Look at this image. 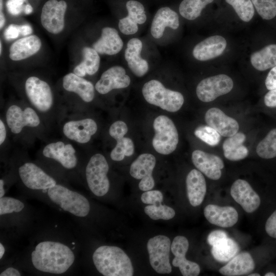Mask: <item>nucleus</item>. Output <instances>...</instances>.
<instances>
[{
    "label": "nucleus",
    "mask_w": 276,
    "mask_h": 276,
    "mask_svg": "<svg viewBox=\"0 0 276 276\" xmlns=\"http://www.w3.org/2000/svg\"><path fill=\"white\" fill-rule=\"evenodd\" d=\"M75 260L76 254L71 246L54 239L43 240L37 243L30 256V263L34 269L53 274L66 273Z\"/></svg>",
    "instance_id": "1"
},
{
    "label": "nucleus",
    "mask_w": 276,
    "mask_h": 276,
    "mask_svg": "<svg viewBox=\"0 0 276 276\" xmlns=\"http://www.w3.org/2000/svg\"><path fill=\"white\" fill-rule=\"evenodd\" d=\"M93 263L104 276H132L134 270L127 255L116 246L102 245L93 254Z\"/></svg>",
    "instance_id": "2"
},
{
    "label": "nucleus",
    "mask_w": 276,
    "mask_h": 276,
    "mask_svg": "<svg viewBox=\"0 0 276 276\" xmlns=\"http://www.w3.org/2000/svg\"><path fill=\"white\" fill-rule=\"evenodd\" d=\"M47 197L53 204L73 216L82 218L88 216L90 204L83 194L60 183L49 189Z\"/></svg>",
    "instance_id": "3"
},
{
    "label": "nucleus",
    "mask_w": 276,
    "mask_h": 276,
    "mask_svg": "<svg viewBox=\"0 0 276 276\" xmlns=\"http://www.w3.org/2000/svg\"><path fill=\"white\" fill-rule=\"evenodd\" d=\"M142 91L148 103L169 112L178 111L184 103L183 96L180 93L166 88L157 80H151L145 83Z\"/></svg>",
    "instance_id": "4"
},
{
    "label": "nucleus",
    "mask_w": 276,
    "mask_h": 276,
    "mask_svg": "<svg viewBox=\"0 0 276 276\" xmlns=\"http://www.w3.org/2000/svg\"><path fill=\"white\" fill-rule=\"evenodd\" d=\"M109 165L105 156L96 153L88 160L85 169V177L90 192L96 196H105L110 189V181L107 176Z\"/></svg>",
    "instance_id": "5"
},
{
    "label": "nucleus",
    "mask_w": 276,
    "mask_h": 276,
    "mask_svg": "<svg viewBox=\"0 0 276 276\" xmlns=\"http://www.w3.org/2000/svg\"><path fill=\"white\" fill-rule=\"evenodd\" d=\"M153 127L155 134L152 145L155 150L164 155L171 154L176 149L178 143V133L173 122L164 115L156 117Z\"/></svg>",
    "instance_id": "6"
},
{
    "label": "nucleus",
    "mask_w": 276,
    "mask_h": 276,
    "mask_svg": "<svg viewBox=\"0 0 276 276\" xmlns=\"http://www.w3.org/2000/svg\"><path fill=\"white\" fill-rule=\"evenodd\" d=\"M25 89L29 102L37 112L46 113L51 110L54 104L53 95L46 81L31 76L26 80Z\"/></svg>",
    "instance_id": "7"
},
{
    "label": "nucleus",
    "mask_w": 276,
    "mask_h": 276,
    "mask_svg": "<svg viewBox=\"0 0 276 276\" xmlns=\"http://www.w3.org/2000/svg\"><path fill=\"white\" fill-rule=\"evenodd\" d=\"M17 173L23 185L32 191H47L57 183L54 177L32 162H26L20 164L18 167Z\"/></svg>",
    "instance_id": "8"
},
{
    "label": "nucleus",
    "mask_w": 276,
    "mask_h": 276,
    "mask_svg": "<svg viewBox=\"0 0 276 276\" xmlns=\"http://www.w3.org/2000/svg\"><path fill=\"white\" fill-rule=\"evenodd\" d=\"M149 261L153 269L158 273L171 272L169 254L171 241L169 237L158 235L150 238L147 244Z\"/></svg>",
    "instance_id": "9"
},
{
    "label": "nucleus",
    "mask_w": 276,
    "mask_h": 276,
    "mask_svg": "<svg viewBox=\"0 0 276 276\" xmlns=\"http://www.w3.org/2000/svg\"><path fill=\"white\" fill-rule=\"evenodd\" d=\"M234 87L232 79L225 74H219L202 80L196 89L198 98L203 102H210L229 93Z\"/></svg>",
    "instance_id": "10"
},
{
    "label": "nucleus",
    "mask_w": 276,
    "mask_h": 276,
    "mask_svg": "<svg viewBox=\"0 0 276 276\" xmlns=\"http://www.w3.org/2000/svg\"><path fill=\"white\" fill-rule=\"evenodd\" d=\"M5 117L7 125L14 134H19L25 127L36 128L41 123L37 111L33 107L23 108L16 104L8 107Z\"/></svg>",
    "instance_id": "11"
},
{
    "label": "nucleus",
    "mask_w": 276,
    "mask_h": 276,
    "mask_svg": "<svg viewBox=\"0 0 276 276\" xmlns=\"http://www.w3.org/2000/svg\"><path fill=\"white\" fill-rule=\"evenodd\" d=\"M42 153L44 157L55 161L65 170H74L78 164L76 151L74 146L63 141L48 144L43 147Z\"/></svg>",
    "instance_id": "12"
},
{
    "label": "nucleus",
    "mask_w": 276,
    "mask_h": 276,
    "mask_svg": "<svg viewBox=\"0 0 276 276\" xmlns=\"http://www.w3.org/2000/svg\"><path fill=\"white\" fill-rule=\"evenodd\" d=\"M67 4L64 1L49 0L43 5L40 16L42 27L49 32L58 34L64 27Z\"/></svg>",
    "instance_id": "13"
},
{
    "label": "nucleus",
    "mask_w": 276,
    "mask_h": 276,
    "mask_svg": "<svg viewBox=\"0 0 276 276\" xmlns=\"http://www.w3.org/2000/svg\"><path fill=\"white\" fill-rule=\"evenodd\" d=\"M155 164V157L150 153L140 155L131 164L129 170L130 174L136 179H141L139 184L141 190L147 191L154 188L155 182L152 172Z\"/></svg>",
    "instance_id": "14"
},
{
    "label": "nucleus",
    "mask_w": 276,
    "mask_h": 276,
    "mask_svg": "<svg viewBox=\"0 0 276 276\" xmlns=\"http://www.w3.org/2000/svg\"><path fill=\"white\" fill-rule=\"evenodd\" d=\"M97 130L96 122L89 118L67 121L62 128L67 139L80 144L88 143Z\"/></svg>",
    "instance_id": "15"
},
{
    "label": "nucleus",
    "mask_w": 276,
    "mask_h": 276,
    "mask_svg": "<svg viewBox=\"0 0 276 276\" xmlns=\"http://www.w3.org/2000/svg\"><path fill=\"white\" fill-rule=\"evenodd\" d=\"M127 131L128 127L122 121L114 122L109 127V134L117 142L110 154L111 159L113 161H121L125 156H130L134 153L133 141L129 137H124Z\"/></svg>",
    "instance_id": "16"
},
{
    "label": "nucleus",
    "mask_w": 276,
    "mask_h": 276,
    "mask_svg": "<svg viewBox=\"0 0 276 276\" xmlns=\"http://www.w3.org/2000/svg\"><path fill=\"white\" fill-rule=\"evenodd\" d=\"M189 241L184 236L175 237L171 245V250L175 257L172 265L178 267L183 276H197L200 272L199 265L186 258L189 248Z\"/></svg>",
    "instance_id": "17"
},
{
    "label": "nucleus",
    "mask_w": 276,
    "mask_h": 276,
    "mask_svg": "<svg viewBox=\"0 0 276 276\" xmlns=\"http://www.w3.org/2000/svg\"><path fill=\"white\" fill-rule=\"evenodd\" d=\"M231 195L247 213H251L257 210L261 203L259 195L253 190L246 180L238 179L235 180L231 188Z\"/></svg>",
    "instance_id": "18"
},
{
    "label": "nucleus",
    "mask_w": 276,
    "mask_h": 276,
    "mask_svg": "<svg viewBox=\"0 0 276 276\" xmlns=\"http://www.w3.org/2000/svg\"><path fill=\"white\" fill-rule=\"evenodd\" d=\"M130 83V78L121 66H113L102 74L95 84V89L100 94H106L114 89L124 88Z\"/></svg>",
    "instance_id": "19"
},
{
    "label": "nucleus",
    "mask_w": 276,
    "mask_h": 276,
    "mask_svg": "<svg viewBox=\"0 0 276 276\" xmlns=\"http://www.w3.org/2000/svg\"><path fill=\"white\" fill-rule=\"evenodd\" d=\"M192 160L196 168L206 177L218 180L221 176L224 163L218 156L201 150H195L192 153Z\"/></svg>",
    "instance_id": "20"
},
{
    "label": "nucleus",
    "mask_w": 276,
    "mask_h": 276,
    "mask_svg": "<svg viewBox=\"0 0 276 276\" xmlns=\"http://www.w3.org/2000/svg\"><path fill=\"white\" fill-rule=\"evenodd\" d=\"M204 120L208 125L215 129L222 136H233L239 129L237 121L217 107L209 109L205 113Z\"/></svg>",
    "instance_id": "21"
},
{
    "label": "nucleus",
    "mask_w": 276,
    "mask_h": 276,
    "mask_svg": "<svg viewBox=\"0 0 276 276\" xmlns=\"http://www.w3.org/2000/svg\"><path fill=\"white\" fill-rule=\"evenodd\" d=\"M227 45L226 39L218 35L210 36L198 43L192 54L197 60L205 61L220 56Z\"/></svg>",
    "instance_id": "22"
},
{
    "label": "nucleus",
    "mask_w": 276,
    "mask_h": 276,
    "mask_svg": "<svg viewBox=\"0 0 276 276\" xmlns=\"http://www.w3.org/2000/svg\"><path fill=\"white\" fill-rule=\"evenodd\" d=\"M203 213L210 223L222 227H232L238 220V212L234 208L230 206L209 204L204 209Z\"/></svg>",
    "instance_id": "23"
},
{
    "label": "nucleus",
    "mask_w": 276,
    "mask_h": 276,
    "mask_svg": "<svg viewBox=\"0 0 276 276\" xmlns=\"http://www.w3.org/2000/svg\"><path fill=\"white\" fill-rule=\"evenodd\" d=\"M143 48L142 41L138 38L130 39L125 51V58L131 72L137 77L144 76L148 72L147 61L141 57Z\"/></svg>",
    "instance_id": "24"
},
{
    "label": "nucleus",
    "mask_w": 276,
    "mask_h": 276,
    "mask_svg": "<svg viewBox=\"0 0 276 276\" xmlns=\"http://www.w3.org/2000/svg\"><path fill=\"white\" fill-rule=\"evenodd\" d=\"M63 88L67 91L76 94L84 102H91L95 97L93 83L74 73L65 75L62 80Z\"/></svg>",
    "instance_id": "25"
},
{
    "label": "nucleus",
    "mask_w": 276,
    "mask_h": 276,
    "mask_svg": "<svg viewBox=\"0 0 276 276\" xmlns=\"http://www.w3.org/2000/svg\"><path fill=\"white\" fill-rule=\"evenodd\" d=\"M187 195L190 203L197 206L203 202L206 192V185L202 173L197 169H192L186 177Z\"/></svg>",
    "instance_id": "26"
},
{
    "label": "nucleus",
    "mask_w": 276,
    "mask_h": 276,
    "mask_svg": "<svg viewBox=\"0 0 276 276\" xmlns=\"http://www.w3.org/2000/svg\"><path fill=\"white\" fill-rule=\"evenodd\" d=\"M123 47V42L117 30L111 27L102 29L100 38L93 45L98 53L113 55L118 54Z\"/></svg>",
    "instance_id": "27"
},
{
    "label": "nucleus",
    "mask_w": 276,
    "mask_h": 276,
    "mask_svg": "<svg viewBox=\"0 0 276 276\" xmlns=\"http://www.w3.org/2000/svg\"><path fill=\"white\" fill-rule=\"evenodd\" d=\"M179 26L177 13L168 7L158 9L155 14L151 26L152 36L156 39L160 38L166 27L176 30Z\"/></svg>",
    "instance_id": "28"
},
{
    "label": "nucleus",
    "mask_w": 276,
    "mask_h": 276,
    "mask_svg": "<svg viewBox=\"0 0 276 276\" xmlns=\"http://www.w3.org/2000/svg\"><path fill=\"white\" fill-rule=\"evenodd\" d=\"M41 46V40L36 35L20 38L10 46L9 57L13 61L25 59L38 52Z\"/></svg>",
    "instance_id": "29"
},
{
    "label": "nucleus",
    "mask_w": 276,
    "mask_h": 276,
    "mask_svg": "<svg viewBox=\"0 0 276 276\" xmlns=\"http://www.w3.org/2000/svg\"><path fill=\"white\" fill-rule=\"evenodd\" d=\"M255 267L254 261L248 252L236 255L219 271L223 275L239 276L251 273Z\"/></svg>",
    "instance_id": "30"
},
{
    "label": "nucleus",
    "mask_w": 276,
    "mask_h": 276,
    "mask_svg": "<svg viewBox=\"0 0 276 276\" xmlns=\"http://www.w3.org/2000/svg\"><path fill=\"white\" fill-rule=\"evenodd\" d=\"M246 139L244 133L238 132L225 139L222 144L224 157L231 161H238L245 158L248 155V150L244 145Z\"/></svg>",
    "instance_id": "31"
},
{
    "label": "nucleus",
    "mask_w": 276,
    "mask_h": 276,
    "mask_svg": "<svg viewBox=\"0 0 276 276\" xmlns=\"http://www.w3.org/2000/svg\"><path fill=\"white\" fill-rule=\"evenodd\" d=\"M252 66L264 71L276 66V44H270L253 52L250 57Z\"/></svg>",
    "instance_id": "32"
},
{
    "label": "nucleus",
    "mask_w": 276,
    "mask_h": 276,
    "mask_svg": "<svg viewBox=\"0 0 276 276\" xmlns=\"http://www.w3.org/2000/svg\"><path fill=\"white\" fill-rule=\"evenodd\" d=\"M83 61L74 69L73 73L83 77L86 74L93 75L99 70L100 58L98 53L93 48L85 47L82 50Z\"/></svg>",
    "instance_id": "33"
},
{
    "label": "nucleus",
    "mask_w": 276,
    "mask_h": 276,
    "mask_svg": "<svg viewBox=\"0 0 276 276\" xmlns=\"http://www.w3.org/2000/svg\"><path fill=\"white\" fill-rule=\"evenodd\" d=\"M239 251L238 244L228 237L212 246L211 249V253L214 259L220 262H228Z\"/></svg>",
    "instance_id": "34"
},
{
    "label": "nucleus",
    "mask_w": 276,
    "mask_h": 276,
    "mask_svg": "<svg viewBox=\"0 0 276 276\" xmlns=\"http://www.w3.org/2000/svg\"><path fill=\"white\" fill-rule=\"evenodd\" d=\"M214 0H183L179 7L180 15L187 19L194 20L200 15L202 10Z\"/></svg>",
    "instance_id": "35"
},
{
    "label": "nucleus",
    "mask_w": 276,
    "mask_h": 276,
    "mask_svg": "<svg viewBox=\"0 0 276 276\" xmlns=\"http://www.w3.org/2000/svg\"><path fill=\"white\" fill-rule=\"evenodd\" d=\"M256 152L264 159L276 157V128L271 129L257 145Z\"/></svg>",
    "instance_id": "36"
},
{
    "label": "nucleus",
    "mask_w": 276,
    "mask_h": 276,
    "mask_svg": "<svg viewBox=\"0 0 276 276\" xmlns=\"http://www.w3.org/2000/svg\"><path fill=\"white\" fill-rule=\"evenodd\" d=\"M25 203L18 198L6 196L0 198L1 218L19 215L25 211Z\"/></svg>",
    "instance_id": "37"
},
{
    "label": "nucleus",
    "mask_w": 276,
    "mask_h": 276,
    "mask_svg": "<svg viewBox=\"0 0 276 276\" xmlns=\"http://www.w3.org/2000/svg\"><path fill=\"white\" fill-rule=\"evenodd\" d=\"M231 5L241 20L249 22L255 14L254 6L251 0H225Z\"/></svg>",
    "instance_id": "38"
},
{
    "label": "nucleus",
    "mask_w": 276,
    "mask_h": 276,
    "mask_svg": "<svg viewBox=\"0 0 276 276\" xmlns=\"http://www.w3.org/2000/svg\"><path fill=\"white\" fill-rule=\"evenodd\" d=\"M144 212L151 219L157 220L159 219L170 220L175 215V212L172 208L162 205H148L145 207Z\"/></svg>",
    "instance_id": "39"
},
{
    "label": "nucleus",
    "mask_w": 276,
    "mask_h": 276,
    "mask_svg": "<svg viewBox=\"0 0 276 276\" xmlns=\"http://www.w3.org/2000/svg\"><path fill=\"white\" fill-rule=\"evenodd\" d=\"M194 133L197 137L210 146L218 145L221 141L220 133L209 125L198 127Z\"/></svg>",
    "instance_id": "40"
},
{
    "label": "nucleus",
    "mask_w": 276,
    "mask_h": 276,
    "mask_svg": "<svg viewBox=\"0 0 276 276\" xmlns=\"http://www.w3.org/2000/svg\"><path fill=\"white\" fill-rule=\"evenodd\" d=\"M259 15L265 20L276 16V0H251Z\"/></svg>",
    "instance_id": "41"
},
{
    "label": "nucleus",
    "mask_w": 276,
    "mask_h": 276,
    "mask_svg": "<svg viewBox=\"0 0 276 276\" xmlns=\"http://www.w3.org/2000/svg\"><path fill=\"white\" fill-rule=\"evenodd\" d=\"M128 14L127 16L137 24H144L147 19L144 6L139 2L130 0L126 4Z\"/></svg>",
    "instance_id": "42"
},
{
    "label": "nucleus",
    "mask_w": 276,
    "mask_h": 276,
    "mask_svg": "<svg viewBox=\"0 0 276 276\" xmlns=\"http://www.w3.org/2000/svg\"><path fill=\"white\" fill-rule=\"evenodd\" d=\"M142 201L145 204L157 205L161 203L163 200L162 193L158 190H149L145 191L141 197Z\"/></svg>",
    "instance_id": "43"
},
{
    "label": "nucleus",
    "mask_w": 276,
    "mask_h": 276,
    "mask_svg": "<svg viewBox=\"0 0 276 276\" xmlns=\"http://www.w3.org/2000/svg\"><path fill=\"white\" fill-rule=\"evenodd\" d=\"M119 28L120 31L125 35L134 34L139 29L137 24L127 16L120 19Z\"/></svg>",
    "instance_id": "44"
},
{
    "label": "nucleus",
    "mask_w": 276,
    "mask_h": 276,
    "mask_svg": "<svg viewBox=\"0 0 276 276\" xmlns=\"http://www.w3.org/2000/svg\"><path fill=\"white\" fill-rule=\"evenodd\" d=\"M28 0H8L6 3V7L8 11L12 15H18L22 12H24L26 5Z\"/></svg>",
    "instance_id": "45"
},
{
    "label": "nucleus",
    "mask_w": 276,
    "mask_h": 276,
    "mask_svg": "<svg viewBox=\"0 0 276 276\" xmlns=\"http://www.w3.org/2000/svg\"><path fill=\"white\" fill-rule=\"evenodd\" d=\"M265 229L268 235L276 239V210L267 219L265 225Z\"/></svg>",
    "instance_id": "46"
},
{
    "label": "nucleus",
    "mask_w": 276,
    "mask_h": 276,
    "mask_svg": "<svg viewBox=\"0 0 276 276\" xmlns=\"http://www.w3.org/2000/svg\"><path fill=\"white\" fill-rule=\"evenodd\" d=\"M227 237V234L224 231L215 230L212 232L208 235L207 241L212 246Z\"/></svg>",
    "instance_id": "47"
},
{
    "label": "nucleus",
    "mask_w": 276,
    "mask_h": 276,
    "mask_svg": "<svg viewBox=\"0 0 276 276\" xmlns=\"http://www.w3.org/2000/svg\"><path fill=\"white\" fill-rule=\"evenodd\" d=\"M20 33L19 25L15 24L10 25L4 32V36L6 40H11L17 38Z\"/></svg>",
    "instance_id": "48"
},
{
    "label": "nucleus",
    "mask_w": 276,
    "mask_h": 276,
    "mask_svg": "<svg viewBox=\"0 0 276 276\" xmlns=\"http://www.w3.org/2000/svg\"><path fill=\"white\" fill-rule=\"evenodd\" d=\"M267 89H276V66L271 68L269 72L265 81Z\"/></svg>",
    "instance_id": "49"
},
{
    "label": "nucleus",
    "mask_w": 276,
    "mask_h": 276,
    "mask_svg": "<svg viewBox=\"0 0 276 276\" xmlns=\"http://www.w3.org/2000/svg\"><path fill=\"white\" fill-rule=\"evenodd\" d=\"M265 105L270 108L276 107V89L269 90L264 98Z\"/></svg>",
    "instance_id": "50"
},
{
    "label": "nucleus",
    "mask_w": 276,
    "mask_h": 276,
    "mask_svg": "<svg viewBox=\"0 0 276 276\" xmlns=\"http://www.w3.org/2000/svg\"><path fill=\"white\" fill-rule=\"evenodd\" d=\"M21 272L18 269L14 267H8L4 269L0 273V276H19Z\"/></svg>",
    "instance_id": "51"
},
{
    "label": "nucleus",
    "mask_w": 276,
    "mask_h": 276,
    "mask_svg": "<svg viewBox=\"0 0 276 276\" xmlns=\"http://www.w3.org/2000/svg\"><path fill=\"white\" fill-rule=\"evenodd\" d=\"M7 136L6 128L4 121L0 120V145L2 146L5 142Z\"/></svg>",
    "instance_id": "52"
},
{
    "label": "nucleus",
    "mask_w": 276,
    "mask_h": 276,
    "mask_svg": "<svg viewBox=\"0 0 276 276\" xmlns=\"http://www.w3.org/2000/svg\"><path fill=\"white\" fill-rule=\"evenodd\" d=\"M20 35L27 36L31 34L33 30L32 27L28 25H19Z\"/></svg>",
    "instance_id": "53"
},
{
    "label": "nucleus",
    "mask_w": 276,
    "mask_h": 276,
    "mask_svg": "<svg viewBox=\"0 0 276 276\" xmlns=\"http://www.w3.org/2000/svg\"><path fill=\"white\" fill-rule=\"evenodd\" d=\"M3 9V0H0V28L1 29L4 27L6 19L4 14L2 11Z\"/></svg>",
    "instance_id": "54"
},
{
    "label": "nucleus",
    "mask_w": 276,
    "mask_h": 276,
    "mask_svg": "<svg viewBox=\"0 0 276 276\" xmlns=\"http://www.w3.org/2000/svg\"><path fill=\"white\" fill-rule=\"evenodd\" d=\"M6 193V183L3 178L0 179V198L5 196Z\"/></svg>",
    "instance_id": "55"
},
{
    "label": "nucleus",
    "mask_w": 276,
    "mask_h": 276,
    "mask_svg": "<svg viewBox=\"0 0 276 276\" xmlns=\"http://www.w3.org/2000/svg\"><path fill=\"white\" fill-rule=\"evenodd\" d=\"M33 11V8L31 5L27 4L26 5L25 9L24 10V13L25 14H30Z\"/></svg>",
    "instance_id": "56"
},
{
    "label": "nucleus",
    "mask_w": 276,
    "mask_h": 276,
    "mask_svg": "<svg viewBox=\"0 0 276 276\" xmlns=\"http://www.w3.org/2000/svg\"><path fill=\"white\" fill-rule=\"evenodd\" d=\"M6 252V248L3 243L1 242L0 243V259L1 260L3 258Z\"/></svg>",
    "instance_id": "57"
},
{
    "label": "nucleus",
    "mask_w": 276,
    "mask_h": 276,
    "mask_svg": "<svg viewBox=\"0 0 276 276\" xmlns=\"http://www.w3.org/2000/svg\"><path fill=\"white\" fill-rule=\"evenodd\" d=\"M265 276H275V274L274 273L272 272H267L264 274Z\"/></svg>",
    "instance_id": "58"
},
{
    "label": "nucleus",
    "mask_w": 276,
    "mask_h": 276,
    "mask_svg": "<svg viewBox=\"0 0 276 276\" xmlns=\"http://www.w3.org/2000/svg\"><path fill=\"white\" fill-rule=\"evenodd\" d=\"M248 275L249 276H260V274L257 273H254L248 274Z\"/></svg>",
    "instance_id": "59"
},
{
    "label": "nucleus",
    "mask_w": 276,
    "mask_h": 276,
    "mask_svg": "<svg viewBox=\"0 0 276 276\" xmlns=\"http://www.w3.org/2000/svg\"><path fill=\"white\" fill-rule=\"evenodd\" d=\"M0 53H1V54L2 53V41H1L0 42Z\"/></svg>",
    "instance_id": "60"
}]
</instances>
